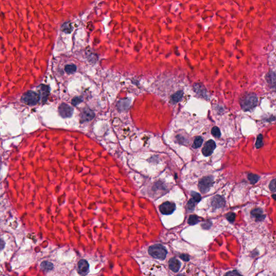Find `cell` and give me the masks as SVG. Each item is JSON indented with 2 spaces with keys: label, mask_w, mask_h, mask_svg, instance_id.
Segmentation results:
<instances>
[{
  "label": "cell",
  "mask_w": 276,
  "mask_h": 276,
  "mask_svg": "<svg viewBox=\"0 0 276 276\" xmlns=\"http://www.w3.org/2000/svg\"><path fill=\"white\" fill-rule=\"evenodd\" d=\"M257 97L254 93L246 94L242 97L240 104L242 109L245 111H248L254 109L257 105Z\"/></svg>",
  "instance_id": "cell-1"
},
{
  "label": "cell",
  "mask_w": 276,
  "mask_h": 276,
  "mask_svg": "<svg viewBox=\"0 0 276 276\" xmlns=\"http://www.w3.org/2000/svg\"><path fill=\"white\" fill-rule=\"evenodd\" d=\"M148 253L153 257L163 261L166 257L167 251L161 244H154L149 246Z\"/></svg>",
  "instance_id": "cell-2"
},
{
  "label": "cell",
  "mask_w": 276,
  "mask_h": 276,
  "mask_svg": "<svg viewBox=\"0 0 276 276\" xmlns=\"http://www.w3.org/2000/svg\"><path fill=\"white\" fill-rule=\"evenodd\" d=\"M40 99L38 93L32 91H29L24 93L21 98V101L29 106H34L37 104Z\"/></svg>",
  "instance_id": "cell-3"
},
{
  "label": "cell",
  "mask_w": 276,
  "mask_h": 276,
  "mask_svg": "<svg viewBox=\"0 0 276 276\" xmlns=\"http://www.w3.org/2000/svg\"><path fill=\"white\" fill-rule=\"evenodd\" d=\"M214 183V178L211 176L204 177L200 181L199 188L201 192L206 193L210 190Z\"/></svg>",
  "instance_id": "cell-4"
},
{
  "label": "cell",
  "mask_w": 276,
  "mask_h": 276,
  "mask_svg": "<svg viewBox=\"0 0 276 276\" xmlns=\"http://www.w3.org/2000/svg\"><path fill=\"white\" fill-rule=\"evenodd\" d=\"M58 112L63 118H69L72 115L74 109L68 104L63 103L59 106Z\"/></svg>",
  "instance_id": "cell-5"
},
{
  "label": "cell",
  "mask_w": 276,
  "mask_h": 276,
  "mask_svg": "<svg viewBox=\"0 0 276 276\" xmlns=\"http://www.w3.org/2000/svg\"><path fill=\"white\" fill-rule=\"evenodd\" d=\"M176 205L171 202H165L160 206V211L164 215H170L174 212Z\"/></svg>",
  "instance_id": "cell-6"
},
{
  "label": "cell",
  "mask_w": 276,
  "mask_h": 276,
  "mask_svg": "<svg viewBox=\"0 0 276 276\" xmlns=\"http://www.w3.org/2000/svg\"><path fill=\"white\" fill-rule=\"evenodd\" d=\"M216 148V143L213 140H208L205 143V146L202 149V152L205 156L211 155Z\"/></svg>",
  "instance_id": "cell-7"
},
{
  "label": "cell",
  "mask_w": 276,
  "mask_h": 276,
  "mask_svg": "<svg viewBox=\"0 0 276 276\" xmlns=\"http://www.w3.org/2000/svg\"><path fill=\"white\" fill-rule=\"evenodd\" d=\"M78 272L81 276H85L89 272V264L85 259H81L78 264Z\"/></svg>",
  "instance_id": "cell-8"
},
{
  "label": "cell",
  "mask_w": 276,
  "mask_h": 276,
  "mask_svg": "<svg viewBox=\"0 0 276 276\" xmlns=\"http://www.w3.org/2000/svg\"><path fill=\"white\" fill-rule=\"evenodd\" d=\"M250 214L256 222L263 221L266 217V215L264 214L263 210L261 208L254 209L251 210Z\"/></svg>",
  "instance_id": "cell-9"
},
{
  "label": "cell",
  "mask_w": 276,
  "mask_h": 276,
  "mask_svg": "<svg viewBox=\"0 0 276 276\" xmlns=\"http://www.w3.org/2000/svg\"><path fill=\"white\" fill-rule=\"evenodd\" d=\"M95 117L94 113L90 109L83 110L81 114V120L82 123L85 121H89L92 120Z\"/></svg>",
  "instance_id": "cell-10"
},
{
  "label": "cell",
  "mask_w": 276,
  "mask_h": 276,
  "mask_svg": "<svg viewBox=\"0 0 276 276\" xmlns=\"http://www.w3.org/2000/svg\"><path fill=\"white\" fill-rule=\"evenodd\" d=\"M225 203V200L222 196L216 195L214 197L212 200L211 205L214 208H220L224 207Z\"/></svg>",
  "instance_id": "cell-11"
},
{
  "label": "cell",
  "mask_w": 276,
  "mask_h": 276,
  "mask_svg": "<svg viewBox=\"0 0 276 276\" xmlns=\"http://www.w3.org/2000/svg\"><path fill=\"white\" fill-rule=\"evenodd\" d=\"M181 267V263L180 261L177 259L175 258H172L169 261V269L174 272H177L179 271Z\"/></svg>",
  "instance_id": "cell-12"
},
{
  "label": "cell",
  "mask_w": 276,
  "mask_h": 276,
  "mask_svg": "<svg viewBox=\"0 0 276 276\" xmlns=\"http://www.w3.org/2000/svg\"><path fill=\"white\" fill-rule=\"evenodd\" d=\"M266 80L270 86L276 90V73L271 72L266 76Z\"/></svg>",
  "instance_id": "cell-13"
},
{
  "label": "cell",
  "mask_w": 276,
  "mask_h": 276,
  "mask_svg": "<svg viewBox=\"0 0 276 276\" xmlns=\"http://www.w3.org/2000/svg\"><path fill=\"white\" fill-rule=\"evenodd\" d=\"M40 96L41 97L43 101L44 100L45 102L47 100V98L49 94V87L44 85H42L40 86Z\"/></svg>",
  "instance_id": "cell-14"
},
{
  "label": "cell",
  "mask_w": 276,
  "mask_h": 276,
  "mask_svg": "<svg viewBox=\"0 0 276 276\" xmlns=\"http://www.w3.org/2000/svg\"><path fill=\"white\" fill-rule=\"evenodd\" d=\"M183 96V91H179L177 92L174 93V94L171 97V101L174 104L179 102L182 99Z\"/></svg>",
  "instance_id": "cell-15"
},
{
  "label": "cell",
  "mask_w": 276,
  "mask_h": 276,
  "mask_svg": "<svg viewBox=\"0 0 276 276\" xmlns=\"http://www.w3.org/2000/svg\"><path fill=\"white\" fill-rule=\"evenodd\" d=\"M53 267V263L48 261L43 262L40 264V268L44 271H49L52 270Z\"/></svg>",
  "instance_id": "cell-16"
},
{
  "label": "cell",
  "mask_w": 276,
  "mask_h": 276,
  "mask_svg": "<svg viewBox=\"0 0 276 276\" xmlns=\"http://www.w3.org/2000/svg\"><path fill=\"white\" fill-rule=\"evenodd\" d=\"M259 179H260V177L258 176L257 174L250 173L248 175V179L251 184H255L257 183L259 180Z\"/></svg>",
  "instance_id": "cell-17"
},
{
  "label": "cell",
  "mask_w": 276,
  "mask_h": 276,
  "mask_svg": "<svg viewBox=\"0 0 276 276\" xmlns=\"http://www.w3.org/2000/svg\"><path fill=\"white\" fill-rule=\"evenodd\" d=\"M77 70V66L74 64H68L65 66V71L67 74H71Z\"/></svg>",
  "instance_id": "cell-18"
},
{
  "label": "cell",
  "mask_w": 276,
  "mask_h": 276,
  "mask_svg": "<svg viewBox=\"0 0 276 276\" xmlns=\"http://www.w3.org/2000/svg\"><path fill=\"white\" fill-rule=\"evenodd\" d=\"M203 142V140L202 137H197L194 141L192 147L194 148H198L200 147L201 146Z\"/></svg>",
  "instance_id": "cell-19"
},
{
  "label": "cell",
  "mask_w": 276,
  "mask_h": 276,
  "mask_svg": "<svg viewBox=\"0 0 276 276\" xmlns=\"http://www.w3.org/2000/svg\"><path fill=\"white\" fill-rule=\"evenodd\" d=\"M263 137L262 135V134H259L257 136V140H256V143H255V147L257 149H259L261 148L262 147H263L264 145L263 141Z\"/></svg>",
  "instance_id": "cell-20"
},
{
  "label": "cell",
  "mask_w": 276,
  "mask_h": 276,
  "mask_svg": "<svg viewBox=\"0 0 276 276\" xmlns=\"http://www.w3.org/2000/svg\"><path fill=\"white\" fill-rule=\"evenodd\" d=\"M72 29L73 28L72 27L71 25L69 22L65 23L62 26V31L67 34L70 33L72 31Z\"/></svg>",
  "instance_id": "cell-21"
},
{
  "label": "cell",
  "mask_w": 276,
  "mask_h": 276,
  "mask_svg": "<svg viewBox=\"0 0 276 276\" xmlns=\"http://www.w3.org/2000/svg\"><path fill=\"white\" fill-rule=\"evenodd\" d=\"M199 222V217H197L196 215H190L189 216L188 220V223L190 225H195L197 223Z\"/></svg>",
  "instance_id": "cell-22"
},
{
  "label": "cell",
  "mask_w": 276,
  "mask_h": 276,
  "mask_svg": "<svg viewBox=\"0 0 276 276\" xmlns=\"http://www.w3.org/2000/svg\"><path fill=\"white\" fill-rule=\"evenodd\" d=\"M211 134L216 138H220L221 135L220 130L217 126H215L211 130Z\"/></svg>",
  "instance_id": "cell-23"
},
{
  "label": "cell",
  "mask_w": 276,
  "mask_h": 276,
  "mask_svg": "<svg viewBox=\"0 0 276 276\" xmlns=\"http://www.w3.org/2000/svg\"><path fill=\"white\" fill-rule=\"evenodd\" d=\"M195 201L192 199H190L187 203V208L189 211H193L195 208Z\"/></svg>",
  "instance_id": "cell-24"
},
{
  "label": "cell",
  "mask_w": 276,
  "mask_h": 276,
  "mask_svg": "<svg viewBox=\"0 0 276 276\" xmlns=\"http://www.w3.org/2000/svg\"><path fill=\"white\" fill-rule=\"evenodd\" d=\"M226 219L229 221L231 223H233L236 218V214L234 213H229L226 214Z\"/></svg>",
  "instance_id": "cell-25"
},
{
  "label": "cell",
  "mask_w": 276,
  "mask_h": 276,
  "mask_svg": "<svg viewBox=\"0 0 276 276\" xmlns=\"http://www.w3.org/2000/svg\"><path fill=\"white\" fill-rule=\"evenodd\" d=\"M191 195L192 196V199L195 201V202H199L201 200V197L200 194L197 193V192H192L191 193Z\"/></svg>",
  "instance_id": "cell-26"
},
{
  "label": "cell",
  "mask_w": 276,
  "mask_h": 276,
  "mask_svg": "<svg viewBox=\"0 0 276 276\" xmlns=\"http://www.w3.org/2000/svg\"><path fill=\"white\" fill-rule=\"evenodd\" d=\"M224 276H243L237 270H233L226 272Z\"/></svg>",
  "instance_id": "cell-27"
},
{
  "label": "cell",
  "mask_w": 276,
  "mask_h": 276,
  "mask_svg": "<svg viewBox=\"0 0 276 276\" xmlns=\"http://www.w3.org/2000/svg\"><path fill=\"white\" fill-rule=\"evenodd\" d=\"M269 188L271 191L273 192H276V178H275L270 182Z\"/></svg>",
  "instance_id": "cell-28"
},
{
  "label": "cell",
  "mask_w": 276,
  "mask_h": 276,
  "mask_svg": "<svg viewBox=\"0 0 276 276\" xmlns=\"http://www.w3.org/2000/svg\"><path fill=\"white\" fill-rule=\"evenodd\" d=\"M83 102V99L81 97H76L72 100V104L73 105L77 106Z\"/></svg>",
  "instance_id": "cell-29"
},
{
  "label": "cell",
  "mask_w": 276,
  "mask_h": 276,
  "mask_svg": "<svg viewBox=\"0 0 276 276\" xmlns=\"http://www.w3.org/2000/svg\"><path fill=\"white\" fill-rule=\"evenodd\" d=\"M180 258L182 259H183V261H188L189 260V256L188 255H187V254H182V255L180 256Z\"/></svg>",
  "instance_id": "cell-30"
},
{
  "label": "cell",
  "mask_w": 276,
  "mask_h": 276,
  "mask_svg": "<svg viewBox=\"0 0 276 276\" xmlns=\"http://www.w3.org/2000/svg\"><path fill=\"white\" fill-rule=\"evenodd\" d=\"M272 197L273 198L275 201H276V194H273L272 195Z\"/></svg>",
  "instance_id": "cell-31"
},
{
  "label": "cell",
  "mask_w": 276,
  "mask_h": 276,
  "mask_svg": "<svg viewBox=\"0 0 276 276\" xmlns=\"http://www.w3.org/2000/svg\"><path fill=\"white\" fill-rule=\"evenodd\" d=\"M177 276H186V275H185L184 274H183V273H181V274H179V275H177Z\"/></svg>",
  "instance_id": "cell-32"
}]
</instances>
